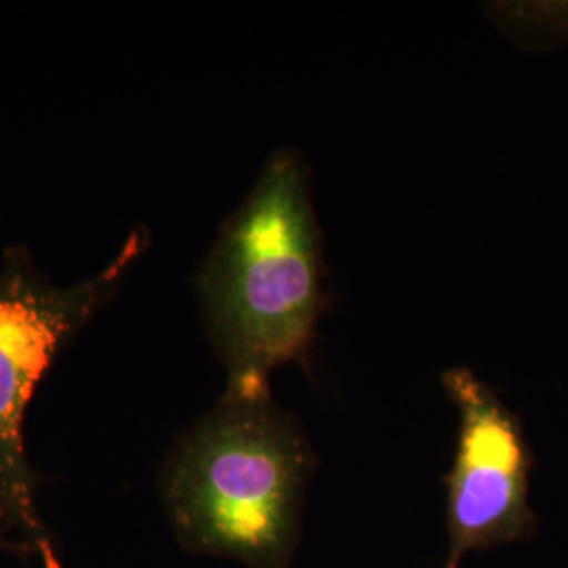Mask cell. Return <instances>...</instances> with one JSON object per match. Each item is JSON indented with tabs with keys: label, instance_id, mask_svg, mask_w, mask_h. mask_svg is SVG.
Here are the masks:
<instances>
[{
	"label": "cell",
	"instance_id": "cell-1",
	"mask_svg": "<svg viewBox=\"0 0 568 568\" xmlns=\"http://www.w3.org/2000/svg\"><path fill=\"white\" fill-rule=\"evenodd\" d=\"M323 251L310 169L293 148L265 161L196 274L204 328L225 392H270L278 366L304 361L323 312Z\"/></svg>",
	"mask_w": 568,
	"mask_h": 568
},
{
	"label": "cell",
	"instance_id": "cell-6",
	"mask_svg": "<svg viewBox=\"0 0 568 568\" xmlns=\"http://www.w3.org/2000/svg\"><path fill=\"white\" fill-rule=\"evenodd\" d=\"M0 551H16V554L30 558V549L26 548V544L20 541V537L9 528L2 518H0Z\"/></svg>",
	"mask_w": 568,
	"mask_h": 568
},
{
	"label": "cell",
	"instance_id": "cell-4",
	"mask_svg": "<svg viewBox=\"0 0 568 568\" xmlns=\"http://www.w3.org/2000/svg\"><path fill=\"white\" fill-rule=\"evenodd\" d=\"M459 410V440L448 476V560L459 568L474 549L508 544L527 532V443L516 417L467 368L443 375Z\"/></svg>",
	"mask_w": 568,
	"mask_h": 568
},
{
	"label": "cell",
	"instance_id": "cell-2",
	"mask_svg": "<svg viewBox=\"0 0 568 568\" xmlns=\"http://www.w3.org/2000/svg\"><path fill=\"white\" fill-rule=\"evenodd\" d=\"M314 455L272 392H224L169 453L161 490L171 528L194 554L286 568L300 539Z\"/></svg>",
	"mask_w": 568,
	"mask_h": 568
},
{
	"label": "cell",
	"instance_id": "cell-3",
	"mask_svg": "<svg viewBox=\"0 0 568 568\" xmlns=\"http://www.w3.org/2000/svg\"><path fill=\"white\" fill-rule=\"evenodd\" d=\"M150 246L131 230L102 270L74 284L53 283L32 253L11 244L0 260V518L41 568H61L39 509V476L26 455L23 419L44 373L119 293Z\"/></svg>",
	"mask_w": 568,
	"mask_h": 568
},
{
	"label": "cell",
	"instance_id": "cell-5",
	"mask_svg": "<svg viewBox=\"0 0 568 568\" xmlns=\"http://www.w3.org/2000/svg\"><path fill=\"white\" fill-rule=\"evenodd\" d=\"M527 26H520L528 32V41L539 44H562L568 41V4H525L523 11H514Z\"/></svg>",
	"mask_w": 568,
	"mask_h": 568
}]
</instances>
